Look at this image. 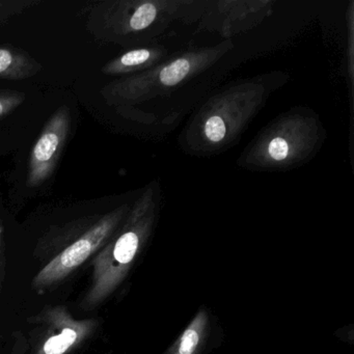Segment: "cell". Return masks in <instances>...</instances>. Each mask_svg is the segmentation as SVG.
I'll return each mask as SVG.
<instances>
[{"label":"cell","instance_id":"obj_1","mask_svg":"<svg viewBox=\"0 0 354 354\" xmlns=\"http://www.w3.org/2000/svg\"><path fill=\"white\" fill-rule=\"evenodd\" d=\"M149 223L142 213H132L123 231L111 240L93 262V283L84 306H96L125 279L148 235Z\"/></svg>","mask_w":354,"mask_h":354},{"label":"cell","instance_id":"obj_4","mask_svg":"<svg viewBox=\"0 0 354 354\" xmlns=\"http://www.w3.org/2000/svg\"><path fill=\"white\" fill-rule=\"evenodd\" d=\"M42 68L28 51L15 47L0 46V80H28L36 76Z\"/></svg>","mask_w":354,"mask_h":354},{"label":"cell","instance_id":"obj_10","mask_svg":"<svg viewBox=\"0 0 354 354\" xmlns=\"http://www.w3.org/2000/svg\"><path fill=\"white\" fill-rule=\"evenodd\" d=\"M190 70V64L187 59H177L169 64L160 72V82L165 86H175L184 80Z\"/></svg>","mask_w":354,"mask_h":354},{"label":"cell","instance_id":"obj_5","mask_svg":"<svg viewBox=\"0 0 354 354\" xmlns=\"http://www.w3.org/2000/svg\"><path fill=\"white\" fill-rule=\"evenodd\" d=\"M59 333H53L43 344L37 354H65L80 344L90 333L91 321H73L66 317Z\"/></svg>","mask_w":354,"mask_h":354},{"label":"cell","instance_id":"obj_6","mask_svg":"<svg viewBox=\"0 0 354 354\" xmlns=\"http://www.w3.org/2000/svg\"><path fill=\"white\" fill-rule=\"evenodd\" d=\"M208 324V314L200 310L165 354H198L206 339Z\"/></svg>","mask_w":354,"mask_h":354},{"label":"cell","instance_id":"obj_8","mask_svg":"<svg viewBox=\"0 0 354 354\" xmlns=\"http://www.w3.org/2000/svg\"><path fill=\"white\" fill-rule=\"evenodd\" d=\"M157 10L153 3H146L134 9L131 15L126 17V28L132 32H140L148 28L156 18Z\"/></svg>","mask_w":354,"mask_h":354},{"label":"cell","instance_id":"obj_3","mask_svg":"<svg viewBox=\"0 0 354 354\" xmlns=\"http://www.w3.org/2000/svg\"><path fill=\"white\" fill-rule=\"evenodd\" d=\"M71 111L67 105L59 107L45 124L28 162L26 183L39 187L55 173L71 132Z\"/></svg>","mask_w":354,"mask_h":354},{"label":"cell","instance_id":"obj_7","mask_svg":"<svg viewBox=\"0 0 354 354\" xmlns=\"http://www.w3.org/2000/svg\"><path fill=\"white\" fill-rule=\"evenodd\" d=\"M151 53L147 49H136L121 55L118 59L109 62L102 68V72L109 75H115L129 71L136 67L145 65L150 59Z\"/></svg>","mask_w":354,"mask_h":354},{"label":"cell","instance_id":"obj_2","mask_svg":"<svg viewBox=\"0 0 354 354\" xmlns=\"http://www.w3.org/2000/svg\"><path fill=\"white\" fill-rule=\"evenodd\" d=\"M123 212L115 211L105 215L84 235L51 260L34 279L35 289L43 290L73 272L107 241L121 221Z\"/></svg>","mask_w":354,"mask_h":354},{"label":"cell","instance_id":"obj_11","mask_svg":"<svg viewBox=\"0 0 354 354\" xmlns=\"http://www.w3.org/2000/svg\"><path fill=\"white\" fill-rule=\"evenodd\" d=\"M26 94L20 91L0 90V119L13 113L26 101Z\"/></svg>","mask_w":354,"mask_h":354},{"label":"cell","instance_id":"obj_13","mask_svg":"<svg viewBox=\"0 0 354 354\" xmlns=\"http://www.w3.org/2000/svg\"><path fill=\"white\" fill-rule=\"evenodd\" d=\"M268 153L274 160H283L289 154V145L283 138H273L269 144Z\"/></svg>","mask_w":354,"mask_h":354},{"label":"cell","instance_id":"obj_12","mask_svg":"<svg viewBox=\"0 0 354 354\" xmlns=\"http://www.w3.org/2000/svg\"><path fill=\"white\" fill-rule=\"evenodd\" d=\"M227 133L225 122L218 115L211 117L205 125V134L211 142H218L225 138Z\"/></svg>","mask_w":354,"mask_h":354},{"label":"cell","instance_id":"obj_9","mask_svg":"<svg viewBox=\"0 0 354 354\" xmlns=\"http://www.w3.org/2000/svg\"><path fill=\"white\" fill-rule=\"evenodd\" d=\"M39 3L38 0H0V26Z\"/></svg>","mask_w":354,"mask_h":354},{"label":"cell","instance_id":"obj_14","mask_svg":"<svg viewBox=\"0 0 354 354\" xmlns=\"http://www.w3.org/2000/svg\"><path fill=\"white\" fill-rule=\"evenodd\" d=\"M3 225H1V223H0V236H1V234H3Z\"/></svg>","mask_w":354,"mask_h":354}]
</instances>
